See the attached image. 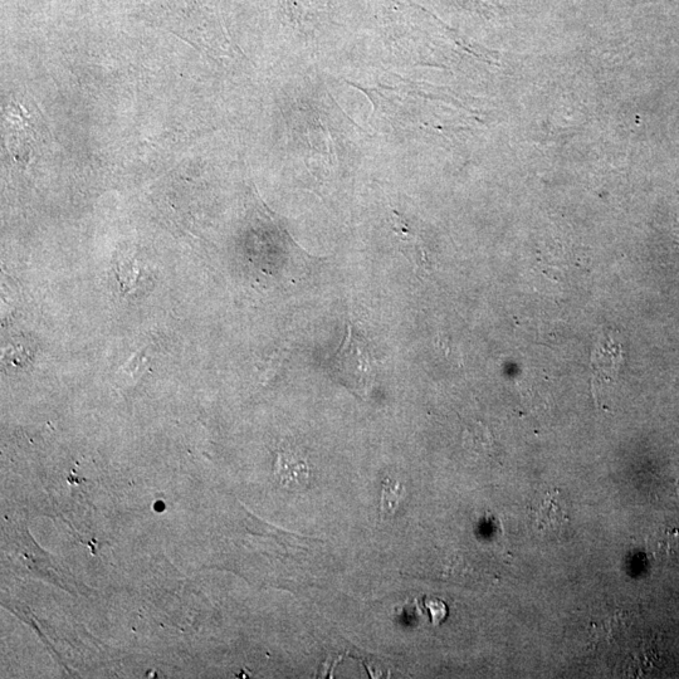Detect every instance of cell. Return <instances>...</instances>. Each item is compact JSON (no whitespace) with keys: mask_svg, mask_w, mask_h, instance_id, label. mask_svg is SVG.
Here are the masks:
<instances>
[{"mask_svg":"<svg viewBox=\"0 0 679 679\" xmlns=\"http://www.w3.org/2000/svg\"><path fill=\"white\" fill-rule=\"evenodd\" d=\"M136 18L205 52H213L222 38L217 0H150Z\"/></svg>","mask_w":679,"mask_h":679,"instance_id":"6da1fadb","label":"cell"},{"mask_svg":"<svg viewBox=\"0 0 679 679\" xmlns=\"http://www.w3.org/2000/svg\"><path fill=\"white\" fill-rule=\"evenodd\" d=\"M327 370L332 378L359 397H365L374 383L375 364L368 343L350 321L346 325L343 344L327 361Z\"/></svg>","mask_w":679,"mask_h":679,"instance_id":"7a4b0ae2","label":"cell"},{"mask_svg":"<svg viewBox=\"0 0 679 679\" xmlns=\"http://www.w3.org/2000/svg\"><path fill=\"white\" fill-rule=\"evenodd\" d=\"M4 120L11 127L9 130V148L21 163H28L33 158L34 146L38 144L37 126L41 115L34 117L21 102L13 101L4 107Z\"/></svg>","mask_w":679,"mask_h":679,"instance_id":"3957f363","label":"cell"},{"mask_svg":"<svg viewBox=\"0 0 679 679\" xmlns=\"http://www.w3.org/2000/svg\"><path fill=\"white\" fill-rule=\"evenodd\" d=\"M623 346L613 336L603 337L591 353L594 387L598 383L614 384L623 365Z\"/></svg>","mask_w":679,"mask_h":679,"instance_id":"277c9868","label":"cell"},{"mask_svg":"<svg viewBox=\"0 0 679 679\" xmlns=\"http://www.w3.org/2000/svg\"><path fill=\"white\" fill-rule=\"evenodd\" d=\"M276 476L283 487L299 491L309 486L310 467L304 459L281 451L277 454Z\"/></svg>","mask_w":679,"mask_h":679,"instance_id":"5b68a950","label":"cell"},{"mask_svg":"<svg viewBox=\"0 0 679 679\" xmlns=\"http://www.w3.org/2000/svg\"><path fill=\"white\" fill-rule=\"evenodd\" d=\"M566 522H569V519L559 493H546L544 500L539 503L535 511L537 529L544 534H553L563 529Z\"/></svg>","mask_w":679,"mask_h":679,"instance_id":"8992f818","label":"cell"},{"mask_svg":"<svg viewBox=\"0 0 679 679\" xmlns=\"http://www.w3.org/2000/svg\"><path fill=\"white\" fill-rule=\"evenodd\" d=\"M405 495V488L402 483L393 480H385L381 488L380 496V517L381 520L390 519L398 511L400 502Z\"/></svg>","mask_w":679,"mask_h":679,"instance_id":"52a82bcc","label":"cell"},{"mask_svg":"<svg viewBox=\"0 0 679 679\" xmlns=\"http://www.w3.org/2000/svg\"><path fill=\"white\" fill-rule=\"evenodd\" d=\"M146 364H148V358H146V351L141 350L139 353H135L124 366H121L122 373L129 374L138 378L141 373H145Z\"/></svg>","mask_w":679,"mask_h":679,"instance_id":"ba28073f","label":"cell"},{"mask_svg":"<svg viewBox=\"0 0 679 679\" xmlns=\"http://www.w3.org/2000/svg\"><path fill=\"white\" fill-rule=\"evenodd\" d=\"M424 605H426L429 614H431L432 623L434 625L441 624L443 620L447 618L448 608L446 603L442 602V600L424 598Z\"/></svg>","mask_w":679,"mask_h":679,"instance_id":"9c48e42d","label":"cell"}]
</instances>
